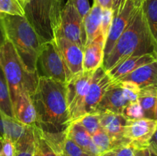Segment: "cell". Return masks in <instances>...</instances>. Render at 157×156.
I'll list each match as a JSON object with an SVG mask.
<instances>
[{
	"mask_svg": "<svg viewBox=\"0 0 157 156\" xmlns=\"http://www.w3.org/2000/svg\"><path fill=\"white\" fill-rule=\"evenodd\" d=\"M37 115L35 127L44 132H62L71 123L65 84L38 76L31 95Z\"/></svg>",
	"mask_w": 157,
	"mask_h": 156,
	"instance_id": "6da1fadb",
	"label": "cell"
},
{
	"mask_svg": "<svg viewBox=\"0 0 157 156\" xmlns=\"http://www.w3.org/2000/svg\"><path fill=\"white\" fill-rule=\"evenodd\" d=\"M149 53L157 54V45L148 27L141 4L110 53L104 59L102 67L108 71L130 57Z\"/></svg>",
	"mask_w": 157,
	"mask_h": 156,
	"instance_id": "7a4b0ae2",
	"label": "cell"
},
{
	"mask_svg": "<svg viewBox=\"0 0 157 156\" xmlns=\"http://www.w3.org/2000/svg\"><path fill=\"white\" fill-rule=\"evenodd\" d=\"M1 21L6 38L13 44L28 69L36 72V62L44 41L25 16L3 14Z\"/></svg>",
	"mask_w": 157,
	"mask_h": 156,
	"instance_id": "3957f363",
	"label": "cell"
},
{
	"mask_svg": "<svg viewBox=\"0 0 157 156\" xmlns=\"http://www.w3.org/2000/svg\"><path fill=\"white\" fill-rule=\"evenodd\" d=\"M0 66L7 81L13 108L20 94L28 93L31 96L34 93L38 75L37 72L30 71L26 67L13 44L7 38L0 49Z\"/></svg>",
	"mask_w": 157,
	"mask_h": 156,
	"instance_id": "277c9868",
	"label": "cell"
},
{
	"mask_svg": "<svg viewBox=\"0 0 157 156\" xmlns=\"http://www.w3.org/2000/svg\"><path fill=\"white\" fill-rule=\"evenodd\" d=\"M63 0H31L24 7L25 17L44 41L58 35Z\"/></svg>",
	"mask_w": 157,
	"mask_h": 156,
	"instance_id": "5b68a950",
	"label": "cell"
},
{
	"mask_svg": "<svg viewBox=\"0 0 157 156\" xmlns=\"http://www.w3.org/2000/svg\"><path fill=\"white\" fill-rule=\"evenodd\" d=\"M38 76H44L66 84L69 81L68 72L55 41L42 44L36 62Z\"/></svg>",
	"mask_w": 157,
	"mask_h": 156,
	"instance_id": "8992f818",
	"label": "cell"
},
{
	"mask_svg": "<svg viewBox=\"0 0 157 156\" xmlns=\"http://www.w3.org/2000/svg\"><path fill=\"white\" fill-rule=\"evenodd\" d=\"M94 71H84L73 76L65 84L67 103L71 122L86 114L85 99Z\"/></svg>",
	"mask_w": 157,
	"mask_h": 156,
	"instance_id": "52a82bcc",
	"label": "cell"
},
{
	"mask_svg": "<svg viewBox=\"0 0 157 156\" xmlns=\"http://www.w3.org/2000/svg\"><path fill=\"white\" fill-rule=\"evenodd\" d=\"M57 37H64L83 49L85 46L83 18L71 0H67L61 8Z\"/></svg>",
	"mask_w": 157,
	"mask_h": 156,
	"instance_id": "ba28073f",
	"label": "cell"
},
{
	"mask_svg": "<svg viewBox=\"0 0 157 156\" xmlns=\"http://www.w3.org/2000/svg\"><path fill=\"white\" fill-rule=\"evenodd\" d=\"M157 128L155 119L141 118L127 119L124 128V137L136 149H145Z\"/></svg>",
	"mask_w": 157,
	"mask_h": 156,
	"instance_id": "9c48e42d",
	"label": "cell"
},
{
	"mask_svg": "<svg viewBox=\"0 0 157 156\" xmlns=\"http://www.w3.org/2000/svg\"><path fill=\"white\" fill-rule=\"evenodd\" d=\"M142 2H137L135 0H127L122 9L113 17L111 26L104 45V59L110 53L117 40L130 23L137 7L140 6Z\"/></svg>",
	"mask_w": 157,
	"mask_h": 156,
	"instance_id": "30bf717a",
	"label": "cell"
},
{
	"mask_svg": "<svg viewBox=\"0 0 157 156\" xmlns=\"http://www.w3.org/2000/svg\"><path fill=\"white\" fill-rule=\"evenodd\" d=\"M53 40L62 57L70 80L73 76L82 73L84 72L82 47L64 37H57Z\"/></svg>",
	"mask_w": 157,
	"mask_h": 156,
	"instance_id": "8fae6325",
	"label": "cell"
},
{
	"mask_svg": "<svg viewBox=\"0 0 157 156\" xmlns=\"http://www.w3.org/2000/svg\"><path fill=\"white\" fill-rule=\"evenodd\" d=\"M113 83V81L102 66L94 72L85 99L86 113L95 112L103 96Z\"/></svg>",
	"mask_w": 157,
	"mask_h": 156,
	"instance_id": "7c38bea8",
	"label": "cell"
},
{
	"mask_svg": "<svg viewBox=\"0 0 157 156\" xmlns=\"http://www.w3.org/2000/svg\"><path fill=\"white\" fill-rule=\"evenodd\" d=\"M36 129L58 156H90L69 139L66 136L65 131L50 133L41 131L38 128Z\"/></svg>",
	"mask_w": 157,
	"mask_h": 156,
	"instance_id": "4fadbf2b",
	"label": "cell"
},
{
	"mask_svg": "<svg viewBox=\"0 0 157 156\" xmlns=\"http://www.w3.org/2000/svg\"><path fill=\"white\" fill-rule=\"evenodd\" d=\"M156 60H157L156 53L135 55V56L127 58L119 64H117L116 67L107 72L113 82H117L139 67L150 62H153Z\"/></svg>",
	"mask_w": 157,
	"mask_h": 156,
	"instance_id": "5bb4252c",
	"label": "cell"
},
{
	"mask_svg": "<svg viewBox=\"0 0 157 156\" xmlns=\"http://www.w3.org/2000/svg\"><path fill=\"white\" fill-rule=\"evenodd\" d=\"M130 102L124 96L120 83L113 82L103 96L95 112L102 113L104 111H110L122 114L124 108Z\"/></svg>",
	"mask_w": 157,
	"mask_h": 156,
	"instance_id": "9a60e30c",
	"label": "cell"
},
{
	"mask_svg": "<svg viewBox=\"0 0 157 156\" xmlns=\"http://www.w3.org/2000/svg\"><path fill=\"white\" fill-rule=\"evenodd\" d=\"M66 136L90 156H101V153L79 120L72 121L65 130Z\"/></svg>",
	"mask_w": 157,
	"mask_h": 156,
	"instance_id": "2e32d148",
	"label": "cell"
},
{
	"mask_svg": "<svg viewBox=\"0 0 157 156\" xmlns=\"http://www.w3.org/2000/svg\"><path fill=\"white\" fill-rule=\"evenodd\" d=\"M105 41L100 35L83 49V70L84 71H94L103 65L104 58Z\"/></svg>",
	"mask_w": 157,
	"mask_h": 156,
	"instance_id": "e0dca14e",
	"label": "cell"
},
{
	"mask_svg": "<svg viewBox=\"0 0 157 156\" xmlns=\"http://www.w3.org/2000/svg\"><path fill=\"white\" fill-rule=\"evenodd\" d=\"M121 80L131 81L140 90L157 87V60L139 67Z\"/></svg>",
	"mask_w": 157,
	"mask_h": 156,
	"instance_id": "ac0fdd59",
	"label": "cell"
},
{
	"mask_svg": "<svg viewBox=\"0 0 157 156\" xmlns=\"http://www.w3.org/2000/svg\"><path fill=\"white\" fill-rule=\"evenodd\" d=\"M100 113L101 128L113 138L128 142L124 137V128L127 121V118L121 113L110 111Z\"/></svg>",
	"mask_w": 157,
	"mask_h": 156,
	"instance_id": "d6986e66",
	"label": "cell"
},
{
	"mask_svg": "<svg viewBox=\"0 0 157 156\" xmlns=\"http://www.w3.org/2000/svg\"><path fill=\"white\" fill-rule=\"evenodd\" d=\"M101 17H102V8L97 2H94L89 12L83 18L84 32H85V46L88 45L100 35H101Z\"/></svg>",
	"mask_w": 157,
	"mask_h": 156,
	"instance_id": "ffe728a7",
	"label": "cell"
},
{
	"mask_svg": "<svg viewBox=\"0 0 157 156\" xmlns=\"http://www.w3.org/2000/svg\"><path fill=\"white\" fill-rule=\"evenodd\" d=\"M15 119L26 125H35L37 115L31 96L28 93L20 94L16 102L13 106Z\"/></svg>",
	"mask_w": 157,
	"mask_h": 156,
	"instance_id": "44dd1931",
	"label": "cell"
},
{
	"mask_svg": "<svg viewBox=\"0 0 157 156\" xmlns=\"http://www.w3.org/2000/svg\"><path fill=\"white\" fill-rule=\"evenodd\" d=\"M92 139L101 154L114 148L130 144L127 141L113 138L108 133L106 132L102 128H100L94 135L92 136Z\"/></svg>",
	"mask_w": 157,
	"mask_h": 156,
	"instance_id": "7402d4cb",
	"label": "cell"
},
{
	"mask_svg": "<svg viewBox=\"0 0 157 156\" xmlns=\"http://www.w3.org/2000/svg\"><path fill=\"white\" fill-rule=\"evenodd\" d=\"M157 99V87H147L141 89L138 96L140 102L144 111V118L154 119V110Z\"/></svg>",
	"mask_w": 157,
	"mask_h": 156,
	"instance_id": "603a6c76",
	"label": "cell"
},
{
	"mask_svg": "<svg viewBox=\"0 0 157 156\" xmlns=\"http://www.w3.org/2000/svg\"><path fill=\"white\" fill-rule=\"evenodd\" d=\"M142 9L152 36L157 45V0H144Z\"/></svg>",
	"mask_w": 157,
	"mask_h": 156,
	"instance_id": "cb8c5ba5",
	"label": "cell"
},
{
	"mask_svg": "<svg viewBox=\"0 0 157 156\" xmlns=\"http://www.w3.org/2000/svg\"><path fill=\"white\" fill-rule=\"evenodd\" d=\"M0 112L4 113L6 116L15 118L9 89L1 66H0Z\"/></svg>",
	"mask_w": 157,
	"mask_h": 156,
	"instance_id": "d4e9b609",
	"label": "cell"
},
{
	"mask_svg": "<svg viewBox=\"0 0 157 156\" xmlns=\"http://www.w3.org/2000/svg\"><path fill=\"white\" fill-rule=\"evenodd\" d=\"M100 119H101V113L98 112H93V113H86L78 120L81 122L86 131L92 136L101 128Z\"/></svg>",
	"mask_w": 157,
	"mask_h": 156,
	"instance_id": "484cf974",
	"label": "cell"
},
{
	"mask_svg": "<svg viewBox=\"0 0 157 156\" xmlns=\"http://www.w3.org/2000/svg\"><path fill=\"white\" fill-rule=\"evenodd\" d=\"M0 12L6 15L25 16L24 7L19 0H0Z\"/></svg>",
	"mask_w": 157,
	"mask_h": 156,
	"instance_id": "4316f807",
	"label": "cell"
},
{
	"mask_svg": "<svg viewBox=\"0 0 157 156\" xmlns=\"http://www.w3.org/2000/svg\"><path fill=\"white\" fill-rule=\"evenodd\" d=\"M35 134L34 128V134L23 139L21 142L15 145L16 153L15 156H33L35 148Z\"/></svg>",
	"mask_w": 157,
	"mask_h": 156,
	"instance_id": "83f0119b",
	"label": "cell"
},
{
	"mask_svg": "<svg viewBox=\"0 0 157 156\" xmlns=\"http://www.w3.org/2000/svg\"><path fill=\"white\" fill-rule=\"evenodd\" d=\"M117 82H119L121 84L124 96L128 100L129 102L138 100V96H139L140 89L138 87L136 84L131 82V81L121 80L117 81Z\"/></svg>",
	"mask_w": 157,
	"mask_h": 156,
	"instance_id": "f1b7e54d",
	"label": "cell"
},
{
	"mask_svg": "<svg viewBox=\"0 0 157 156\" xmlns=\"http://www.w3.org/2000/svg\"><path fill=\"white\" fill-rule=\"evenodd\" d=\"M123 115L127 119H136L144 118V111L138 100L131 102L124 108L123 111Z\"/></svg>",
	"mask_w": 157,
	"mask_h": 156,
	"instance_id": "f546056e",
	"label": "cell"
},
{
	"mask_svg": "<svg viewBox=\"0 0 157 156\" xmlns=\"http://www.w3.org/2000/svg\"><path fill=\"white\" fill-rule=\"evenodd\" d=\"M113 11L112 9H102V17H101V34L103 38L106 42L109 30L111 26L113 21Z\"/></svg>",
	"mask_w": 157,
	"mask_h": 156,
	"instance_id": "4dcf8cb0",
	"label": "cell"
},
{
	"mask_svg": "<svg viewBox=\"0 0 157 156\" xmlns=\"http://www.w3.org/2000/svg\"><path fill=\"white\" fill-rule=\"evenodd\" d=\"M136 150V149L133 145L129 144V145L110 150L107 152L101 154V156H133Z\"/></svg>",
	"mask_w": 157,
	"mask_h": 156,
	"instance_id": "1f68e13d",
	"label": "cell"
},
{
	"mask_svg": "<svg viewBox=\"0 0 157 156\" xmlns=\"http://www.w3.org/2000/svg\"><path fill=\"white\" fill-rule=\"evenodd\" d=\"M15 144L8 138H0V156H15Z\"/></svg>",
	"mask_w": 157,
	"mask_h": 156,
	"instance_id": "d6a6232c",
	"label": "cell"
},
{
	"mask_svg": "<svg viewBox=\"0 0 157 156\" xmlns=\"http://www.w3.org/2000/svg\"><path fill=\"white\" fill-rule=\"evenodd\" d=\"M35 127V135H36V138L37 140H38V145H39L40 149H41V153H42L43 156H58L56 154V153L52 150V148L48 145L47 142L44 140L42 137L38 134V131H37L36 128Z\"/></svg>",
	"mask_w": 157,
	"mask_h": 156,
	"instance_id": "836d02e7",
	"label": "cell"
},
{
	"mask_svg": "<svg viewBox=\"0 0 157 156\" xmlns=\"http://www.w3.org/2000/svg\"><path fill=\"white\" fill-rule=\"evenodd\" d=\"M71 1L75 5L80 15L82 16V18H84L90 9L88 0H71Z\"/></svg>",
	"mask_w": 157,
	"mask_h": 156,
	"instance_id": "e575fe53",
	"label": "cell"
},
{
	"mask_svg": "<svg viewBox=\"0 0 157 156\" xmlns=\"http://www.w3.org/2000/svg\"><path fill=\"white\" fill-rule=\"evenodd\" d=\"M126 1L127 0H112V11H113V16L116 15L122 9Z\"/></svg>",
	"mask_w": 157,
	"mask_h": 156,
	"instance_id": "d590c367",
	"label": "cell"
},
{
	"mask_svg": "<svg viewBox=\"0 0 157 156\" xmlns=\"http://www.w3.org/2000/svg\"><path fill=\"white\" fill-rule=\"evenodd\" d=\"M94 2H97L102 9H112V0H95Z\"/></svg>",
	"mask_w": 157,
	"mask_h": 156,
	"instance_id": "8d00e7d4",
	"label": "cell"
},
{
	"mask_svg": "<svg viewBox=\"0 0 157 156\" xmlns=\"http://www.w3.org/2000/svg\"><path fill=\"white\" fill-rule=\"evenodd\" d=\"M148 148H152V149L157 151V128L156 131H155L154 134H153V136H152L151 139H150Z\"/></svg>",
	"mask_w": 157,
	"mask_h": 156,
	"instance_id": "74e56055",
	"label": "cell"
},
{
	"mask_svg": "<svg viewBox=\"0 0 157 156\" xmlns=\"http://www.w3.org/2000/svg\"><path fill=\"white\" fill-rule=\"evenodd\" d=\"M35 128V127H34ZM33 156H43L42 153H41V149H40L39 145H38V140H37L36 135H35V148H34V153Z\"/></svg>",
	"mask_w": 157,
	"mask_h": 156,
	"instance_id": "f35d334b",
	"label": "cell"
},
{
	"mask_svg": "<svg viewBox=\"0 0 157 156\" xmlns=\"http://www.w3.org/2000/svg\"><path fill=\"white\" fill-rule=\"evenodd\" d=\"M6 39V35H5L4 28H3L2 24V21H1V18H0V49H1L2 44H4Z\"/></svg>",
	"mask_w": 157,
	"mask_h": 156,
	"instance_id": "ab89813d",
	"label": "cell"
},
{
	"mask_svg": "<svg viewBox=\"0 0 157 156\" xmlns=\"http://www.w3.org/2000/svg\"><path fill=\"white\" fill-rule=\"evenodd\" d=\"M146 156H157V151L150 148H146Z\"/></svg>",
	"mask_w": 157,
	"mask_h": 156,
	"instance_id": "60d3db41",
	"label": "cell"
},
{
	"mask_svg": "<svg viewBox=\"0 0 157 156\" xmlns=\"http://www.w3.org/2000/svg\"><path fill=\"white\" fill-rule=\"evenodd\" d=\"M133 156H146V148L145 149H136Z\"/></svg>",
	"mask_w": 157,
	"mask_h": 156,
	"instance_id": "b9f144b4",
	"label": "cell"
},
{
	"mask_svg": "<svg viewBox=\"0 0 157 156\" xmlns=\"http://www.w3.org/2000/svg\"><path fill=\"white\" fill-rule=\"evenodd\" d=\"M30 1L31 0H19V2H21V6H22L23 7H25V5L27 4V3H29Z\"/></svg>",
	"mask_w": 157,
	"mask_h": 156,
	"instance_id": "7bdbcfd3",
	"label": "cell"
},
{
	"mask_svg": "<svg viewBox=\"0 0 157 156\" xmlns=\"http://www.w3.org/2000/svg\"><path fill=\"white\" fill-rule=\"evenodd\" d=\"M154 119L157 122V99H156V106H155V110H154Z\"/></svg>",
	"mask_w": 157,
	"mask_h": 156,
	"instance_id": "ee69618b",
	"label": "cell"
},
{
	"mask_svg": "<svg viewBox=\"0 0 157 156\" xmlns=\"http://www.w3.org/2000/svg\"><path fill=\"white\" fill-rule=\"evenodd\" d=\"M135 1H137V2H143L144 0H135Z\"/></svg>",
	"mask_w": 157,
	"mask_h": 156,
	"instance_id": "f6af8a7d",
	"label": "cell"
},
{
	"mask_svg": "<svg viewBox=\"0 0 157 156\" xmlns=\"http://www.w3.org/2000/svg\"><path fill=\"white\" fill-rule=\"evenodd\" d=\"M3 15V13H2V12H0V16H2V15Z\"/></svg>",
	"mask_w": 157,
	"mask_h": 156,
	"instance_id": "bcb514c9",
	"label": "cell"
},
{
	"mask_svg": "<svg viewBox=\"0 0 157 156\" xmlns=\"http://www.w3.org/2000/svg\"><path fill=\"white\" fill-rule=\"evenodd\" d=\"M94 1H95V0H94Z\"/></svg>",
	"mask_w": 157,
	"mask_h": 156,
	"instance_id": "7dc6e473",
	"label": "cell"
}]
</instances>
